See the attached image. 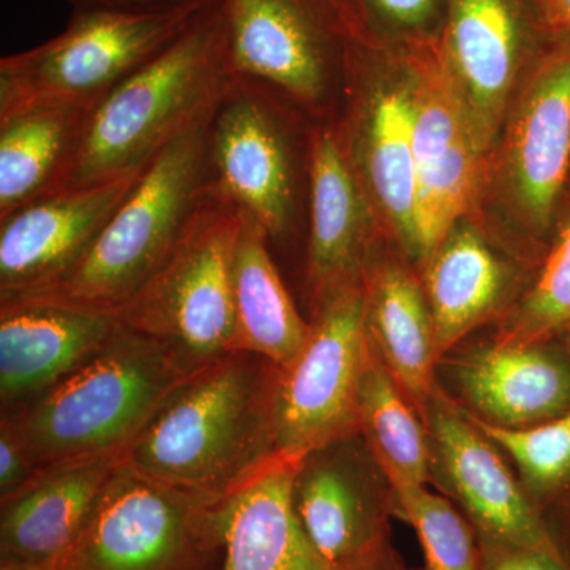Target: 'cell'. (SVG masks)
<instances>
[{
  "mask_svg": "<svg viewBox=\"0 0 570 570\" xmlns=\"http://www.w3.org/2000/svg\"><path fill=\"white\" fill-rule=\"evenodd\" d=\"M279 366L236 351L195 371L157 406L124 461L157 482L223 502L276 455Z\"/></svg>",
  "mask_w": 570,
  "mask_h": 570,
  "instance_id": "obj_1",
  "label": "cell"
},
{
  "mask_svg": "<svg viewBox=\"0 0 570 570\" xmlns=\"http://www.w3.org/2000/svg\"><path fill=\"white\" fill-rule=\"evenodd\" d=\"M220 0L170 47L94 105L59 190L141 170L179 135L213 115L228 85Z\"/></svg>",
  "mask_w": 570,
  "mask_h": 570,
  "instance_id": "obj_2",
  "label": "cell"
},
{
  "mask_svg": "<svg viewBox=\"0 0 570 570\" xmlns=\"http://www.w3.org/2000/svg\"><path fill=\"white\" fill-rule=\"evenodd\" d=\"M187 377L151 337L118 328L99 351L21 406L2 411L37 469L129 448L157 406Z\"/></svg>",
  "mask_w": 570,
  "mask_h": 570,
  "instance_id": "obj_3",
  "label": "cell"
},
{
  "mask_svg": "<svg viewBox=\"0 0 570 570\" xmlns=\"http://www.w3.org/2000/svg\"><path fill=\"white\" fill-rule=\"evenodd\" d=\"M209 118L145 165L77 265L33 296L118 316L167 261L204 197Z\"/></svg>",
  "mask_w": 570,
  "mask_h": 570,
  "instance_id": "obj_4",
  "label": "cell"
},
{
  "mask_svg": "<svg viewBox=\"0 0 570 570\" xmlns=\"http://www.w3.org/2000/svg\"><path fill=\"white\" fill-rule=\"evenodd\" d=\"M242 213L206 193L178 245L119 311L130 330L167 348L189 376L235 352L232 258Z\"/></svg>",
  "mask_w": 570,
  "mask_h": 570,
  "instance_id": "obj_5",
  "label": "cell"
},
{
  "mask_svg": "<svg viewBox=\"0 0 570 570\" xmlns=\"http://www.w3.org/2000/svg\"><path fill=\"white\" fill-rule=\"evenodd\" d=\"M213 2L157 11L73 10L55 39L0 59V115L43 104L94 107Z\"/></svg>",
  "mask_w": 570,
  "mask_h": 570,
  "instance_id": "obj_6",
  "label": "cell"
},
{
  "mask_svg": "<svg viewBox=\"0 0 570 570\" xmlns=\"http://www.w3.org/2000/svg\"><path fill=\"white\" fill-rule=\"evenodd\" d=\"M223 502L157 482L122 456L55 569L219 570Z\"/></svg>",
  "mask_w": 570,
  "mask_h": 570,
  "instance_id": "obj_7",
  "label": "cell"
},
{
  "mask_svg": "<svg viewBox=\"0 0 570 570\" xmlns=\"http://www.w3.org/2000/svg\"><path fill=\"white\" fill-rule=\"evenodd\" d=\"M228 77L311 115L330 104L355 31L341 0H220Z\"/></svg>",
  "mask_w": 570,
  "mask_h": 570,
  "instance_id": "obj_8",
  "label": "cell"
},
{
  "mask_svg": "<svg viewBox=\"0 0 570 570\" xmlns=\"http://www.w3.org/2000/svg\"><path fill=\"white\" fill-rule=\"evenodd\" d=\"M311 311L305 346L277 373L275 449L288 459H302L360 431L358 387L367 352L365 285L336 288Z\"/></svg>",
  "mask_w": 570,
  "mask_h": 570,
  "instance_id": "obj_9",
  "label": "cell"
},
{
  "mask_svg": "<svg viewBox=\"0 0 570 570\" xmlns=\"http://www.w3.org/2000/svg\"><path fill=\"white\" fill-rule=\"evenodd\" d=\"M292 505L307 539L340 570H412L392 542L396 489L362 431L298 461Z\"/></svg>",
  "mask_w": 570,
  "mask_h": 570,
  "instance_id": "obj_10",
  "label": "cell"
},
{
  "mask_svg": "<svg viewBox=\"0 0 570 570\" xmlns=\"http://www.w3.org/2000/svg\"><path fill=\"white\" fill-rule=\"evenodd\" d=\"M389 58L387 73L384 51L376 48L365 58L354 37L348 61L356 91L346 118L336 127L379 227L417 268L414 99L404 45H396Z\"/></svg>",
  "mask_w": 570,
  "mask_h": 570,
  "instance_id": "obj_11",
  "label": "cell"
},
{
  "mask_svg": "<svg viewBox=\"0 0 570 570\" xmlns=\"http://www.w3.org/2000/svg\"><path fill=\"white\" fill-rule=\"evenodd\" d=\"M283 100L228 78L206 132L205 190L279 242L294 228L298 170Z\"/></svg>",
  "mask_w": 570,
  "mask_h": 570,
  "instance_id": "obj_12",
  "label": "cell"
},
{
  "mask_svg": "<svg viewBox=\"0 0 570 570\" xmlns=\"http://www.w3.org/2000/svg\"><path fill=\"white\" fill-rule=\"evenodd\" d=\"M423 423L428 485L466 517L479 538L542 551L570 566V547L532 504L508 459L438 384Z\"/></svg>",
  "mask_w": 570,
  "mask_h": 570,
  "instance_id": "obj_13",
  "label": "cell"
},
{
  "mask_svg": "<svg viewBox=\"0 0 570 570\" xmlns=\"http://www.w3.org/2000/svg\"><path fill=\"white\" fill-rule=\"evenodd\" d=\"M542 26L530 0H445L439 66L485 156L501 134L521 75L539 56Z\"/></svg>",
  "mask_w": 570,
  "mask_h": 570,
  "instance_id": "obj_14",
  "label": "cell"
},
{
  "mask_svg": "<svg viewBox=\"0 0 570 570\" xmlns=\"http://www.w3.org/2000/svg\"><path fill=\"white\" fill-rule=\"evenodd\" d=\"M436 43H404L414 99L419 272L478 200L485 178L487 156L450 91Z\"/></svg>",
  "mask_w": 570,
  "mask_h": 570,
  "instance_id": "obj_15",
  "label": "cell"
},
{
  "mask_svg": "<svg viewBox=\"0 0 570 570\" xmlns=\"http://www.w3.org/2000/svg\"><path fill=\"white\" fill-rule=\"evenodd\" d=\"M504 124L502 189L517 220L543 234L570 165V33L540 51Z\"/></svg>",
  "mask_w": 570,
  "mask_h": 570,
  "instance_id": "obj_16",
  "label": "cell"
},
{
  "mask_svg": "<svg viewBox=\"0 0 570 570\" xmlns=\"http://www.w3.org/2000/svg\"><path fill=\"white\" fill-rule=\"evenodd\" d=\"M436 384L469 417L528 428L570 412V354L560 337L463 343L439 358Z\"/></svg>",
  "mask_w": 570,
  "mask_h": 570,
  "instance_id": "obj_17",
  "label": "cell"
},
{
  "mask_svg": "<svg viewBox=\"0 0 570 570\" xmlns=\"http://www.w3.org/2000/svg\"><path fill=\"white\" fill-rule=\"evenodd\" d=\"M141 170L45 195L0 219V299L40 294L61 281L132 190Z\"/></svg>",
  "mask_w": 570,
  "mask_h": 570,
  "instance_id": "obj_18",
  "label": "cell"
},
{
  "mask_svg": "<svg viewBox=\"0 0 570 570\" xmlns=\"http://www.w3.org/2000/svg\"><path fill=\"white\" fill-rule=\"evenodd\" d=\"M306 283L311 305L363 283L381 227L348 159L336 124L318 122L309 135Z\"/></svg>",
  "mask_w": 570,
  "mask_h": 570,
  "instance_id": "obj_19",
  "label": "cell"
},
{
  "mask_svg": "<svg viewBox=\"0 0 570 570\" xmlns=\"http://www.w3.org/2000/svg\"><path fill=\"white\" fill-rule=\"evenodd\" d=\"M119 317L45 298L0 299V404L28 403L107 343Z\"/></svg>",
  "mask_w": 570,
  "mask_h": 570,
  "instance_id": "obj_20",
  "label": "cell"
},
{
  "mask_svg": "<svg viewBox=\"0 0 570 570\" xmlns=\"http://www.w3.org/2000/svg\"><path fill=\"white\" fill-rule=\"evenodd\" d=\"M124 452L48 464L0 501V560L56 568L77 542Z\"/></svg>",
  "mask_w": 570,
  "mask_h": 570,
  "instance_id": "obj_21",
  "label": "cell"
},
{
  "mask_svg": "<svg viewBox=\"0 0 570 570\" xmlns=\"http://www.w3.org/2000/svg\"><path fill=\"white\" fill-rule=\"evenodd\" d=\"M436 333L438 362L480 326L499 321L523 294L517 269L466 217L420 269Z\"/></svg>",
  "mask_w": 570,
  "mask_h": 570,
  "instance_id": "obj_22",
  "label": "cell"
},
{
  "mask_svg": "<svg viewBox=\"0 0 570 570\" xmlns=\"http://www.w3.org/2000/svg\"><path fill=\"white\" fill-rule=\"evenodd\" d=\"M366 332L390 374L423 420L436 387V333L420 272L381 245L363 275Z\"/></svg>",
  "mask_w": 570,
  "mask_h": 570,
  "instance_id": "obj_23",
  "label": "cell"
},
{
  "mask_svg": "<svg viewBox=\"0 0 570 570\" xmlns=\"http://www.w3.org/2000/svg\"><path fill=\"white\" fill-rule=\"evenodd\" d=\"M298 461L276 453L224 499L219 570H340L318 553L296 519L292 483Z\"/></svg>",
  "mask_w": 570,
  "mask_h": 570,
  "instance_id": "obj_24",
  "label": "cell"
},
{
  "mask_svg": "<svg viewBox=\"0 0 570 570\" xmlns=\"http://www.w3.org/2000/svg\"><path fill=\"white\" fill-rule=\"evenodd\" d=\"M91 110L43 104L0 115V219L59 189Z\"/></svg>",
  "mask_w": 570,
  "mask_h": 570,
  "instance_id": "obj_25",
  "label": "cell"
},
{
  "mask_svg": "<svg viewBox=\"0 0 570 570\" xmlns=\"http://www.w3.org/2000/svg\"><path fill=\"white\" fill-rule=\"evenodd\" d=\"M268 246L264 232L242 214L232 258L235 352L262 355L283 367L305 346L311 324L299 316Z\"/></svg>",
  "mask_w": 570,
  "mask_h": 570,
  "instance_id": "obj_26",
  "label": "cell"
},
{
  "mask_svg": "<svg viewBox=\"0 0 570 570\" xmlns=\"http://www.w3.org/2000/svg\"><path fill=\"white\" fill-rule=\"evenodd\" d=\"M360 431L393 485H428L430 448L425 423L367 337L358 387Z\"/></svg>",
  "mask_w": 570,
  "mask_h": 570,
  "instance_id": "obj_27",
  "label": "cell"
},
{
  "mask_svg": "<svg viewBox=\"0 0 570 570\" xmlns=\"http://www.w3.org/2000/svg\"><path fill=\"white\" fill-rule=\"evenodd\" d=\"M469 419L501 450L532 504L570 547V412L520 430Z\"/></svg>",
  "mask_w": 570,
  "mask_h": 570,
  "instance_id": "obj_28",
  "label": "cell"
},
{
  "mask_svg": "<svg viewBox=\"0 0 570 570\" xmlns=\"http://www.w3.org/2000/svg\"><path fill=\"white\" fill-rule=\"evenodd\" d=\"M570 325V214L538 272L497 322L491 340L499 344H530L551 340Z\"/></svg>",
  "mask_w": 570,
  "mask_h": 570,
  "instance_id": "obj_29",
  "label": "cell"
},
{
  "mask_svg": "<svg viewBox=\"0 0 570 570\" xmlns=\"http://www.w3.org/2000/svg\"><path fill=\"white\" fill-rule=\"evenodd\" d=\"M397 515L417 534L422 569L480 570L478 534L466 517L448 498L428 485H395Z\"/></svg>",
  "mask_w": 570,
  "mask_h": 570,
  "instance_id": "obj_30",
  "label": "cell"
},
{
  "mask_svg": "<svg viewBox=\"0 0 570 570\" xmlns=\"http://www.w3.org/2000/svg\"><path fill=\"white\" fill-rule=\"evenodd\" d=\"M356 36L366 20L397 45L434 43L444 26L445 0H341Z\"/></svg>",
  "mask_w": 570,
  "mask_h": 570,
  "instance_id": "obj_31",
  "label": "cell"
},
{
  "mask_svg": "<svg viewBox=\"0 0 570 570\" xmlns=\"http://www.w3.org/2000/svg\"><path fill=\"white\" fill-rule=\"evenodd\" d=\"M480 570H570L551 554L523 549L485 538H479Z\"/></svg>",
  "mask_w": 570,
  "mask_h": 570,
  "instance_id": "obj_32",
  "label": "cell"
},
{
  "mask_svg": "<svg viewBox=\"0 0 570 570\" xmlns=\"http://www.w3.org/2000/svg\"><path fill=\"white\" fill-rule=\"evenodd\" d=\"M37 468L10 420L0 417V501L17 493Z\"/></svg>",
  "mask_w": 570,
  "mask_h": 570,
  "instance_id": "obj_33",
  "label": "cell"
},
{
  "mask_svg": "<svg viewBox=\"0 0 570 570\" xmlns=\"http://www.w3.org/2000/svg\"><path fill=\"white\" fill-rule=\"evenodd\" d=\"M73 10L157 11L208 0H66Z\"/></svg>",
  "mask_w": 570,
  "mask_h": 570,
  "instance_id": "obj_34",
  "label": "cell"
},
{
  "mask_svg": "<svg viewBox=\"0 0 570 570\" xmlns=\"http://www.w3.org/2000/svg\"><path fill=\"white\" fill-rule=\"evenodd\" d=\"M530 2L551 31L570 33V0H530Z\"/></svg>",
  "mask_w": 570,
  "mask_h": 570,
  "instance_id": "obj_35",
  "label": "cell"
},
{
  "mask_svg": "<svg viewBox=\"0 0 570 570\" xmlns=\"http://www.w3.org/2000/svg\"><path fill=\"white\" fill-rule=\"evenodd\" d=\"M0 570H56L50 566L32 564V562L0 560Z\"/></svg>",
  "mask_w": 570,
  "mask_h": 570,
  "instance_id": "obj_36",
  "label": "cell"
},
{
  "mask_svg": "<svg viewBox=\"0 0 570 570\" xmlns=\"http://www.w3.org/2000/svg\"><path fill=\"white\" fill-rule=\"evenodd\" d=\"M558 337H560L562 344H564L566 348H568V352L570 354V325L568 326V328L562 330Z\"/></svg>",
  "mask_w": 570,
  "mask_h": 570,
  "instance_id": "obj_37",
  "label": "cell"
}]
</instances>
